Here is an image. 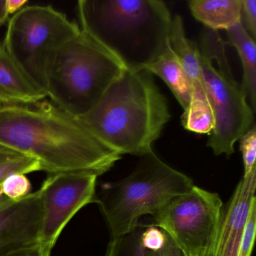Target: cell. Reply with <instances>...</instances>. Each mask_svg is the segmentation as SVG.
<instances>
[{
	"label": "cell",
	"mask_w": 256,
	"mask_h": 256,
	"mask_svg": "<svg viewBox=\"0 0 256 256\" xmlns=\"http://www.w3.org/2000/svg\"><path fill=\"white\" fill-rule=\"evenodd\" d=\"M0 145L28 156L48 174L108 172L122 156L78 118L48 100L0 104Z\"/></svg>",
	"instance_id": "obj_1"
},
{
	"label": "cell",
	"mask_w": 256,
	"mask_h": 256,
	"mask_svg": "<svg viewBox=\"0 0 256 256\" xmlns=\"http://www.w3.org/2000/svg\"><path fill=\"white\" fill-rule=\"evenodd\" d=\"M106 146L142 156L152 152L170 119L167 98L146 70H126L86 114L78 118Z\"/></svg>",
	"instance_id": "obj_2"
},
{
	"label": "cell",
	"mask_w": 256,
	"mask_h": 256,
	"mask_svg": "<svg viewBox=\"0 0 256 256\" xmlns=\"http://www.w3.org/2000/svg\"><path fill=\"white\" fill-rule=\"evenodd\" d=\"M80 28L128 70H144L169 44L172 16L161 0H80Z\"/></svg>",
	"instance_id": "obj_3"
},
{
	"label": "cell",
	"mask_w": 256,
	"mask_h": 256,
	"mask_svg": "<svg viewBox=\"0 0 256 256\" xmlns=\"http://www.w3.org/2000/svg\"><path fill=\"white\" fill-rule=\"evenodd\" d=\"M140 158L128 176L106 182L96 193L94 202L100 206L112 239L134 232L140 217L154 216L169 200L194 186L191 178L166 164L154 151Z\"/></svg>",
	"instance_id": "obj_4"
},
{
	"label": "cell",
	"mask_w": 256,
	"mask_h": 256,
	"mask_svg": "<svg viewBox=\"0 0 256 256\" xmlns=\"http://www.w3.org/2000/svg\"><path fill=\"white\" fill-rule=\"evenodd\" d=\"M126 70L118 58L80 30L55 55L48 73L46 95L67 113L80 118Z\"/></svg>",
	"instance_id": "obj_5"
},
{
	"label": "cell",
	"mask_w": 256,
	"mask_h": 256,
	"mask_svg": "<svg viewBox=\"0 0 256 256\" xmlns=\"http://www.w3.org/2000/svg\"><path fill=\"white\" fill-rule=\"evenodd\" d=\"M226 46L218 32L204 28L197 48L204 86L215 119L208 146L216 156H230L235 144L254 125V112L232 74Z\"/></svg>",
	"instance_id": "obj_6"
},
{
	"label": "cell",
	"mask_w": 256,
	"mask_h": 256,
	"mask_svg": "<svg viewBox=\"0 0 256 256\" xmlns=\"http://www.w3.org/2000/svg\"><path fill=\"white\" fill-rule=\"evenodd\" d=\"M80 26L50 6H25L8 20L2 46L26 78L46 94L50 64Z\"/></svg>",
	"instance_id": "obj_7"
},
{
	"label": "cell",
	"mask_w": 256,
	"mask_h": 256,
	"mask_svg": "<svg viewBox=\"0 0 256 256\" xmlns=\"http://www.w3.org/2000/svg\"><path fill=\"white\" fill-rule=\"evenodd\" d=\"M217 193L193 186L154 216L184 256H210L223 210Z\"/></svg>",
	"instance_id": "obj_8"
},
{
	"label": "cell",
	"mask_w": 256,
	"mask_h": 256,
	"mask_svg": "<svg viewBox=\"0 0 256 256\" xmlns=\"http://www.w3.org/2000/svg\"><path fill=\"white\" fill-rule=\"evenodd\" d=\"M98 176L88 173L48 174L38 190L42 216L38 246L50 256L66 226L84 206L94 202Z\"/></svg>",
	"instance_id": "obj_9"
},
{
	"label": "cell",
	"mask_w": 256,
	"mask_h": 256,
	"mask_svg": "<svg viewBox=\"0 0 256 256\" xmlns=\"http://www.w3.org/2000/svg\"><path fill=\"white\" fill-rule=\"evenodd\" d=\"M42 204L38 191L0 204V256L38 246Z\"/></svg>",
	"instance_id": "obj_10"
},
{
	"label": "cell",
	"mask_w": 256,
	"mask_h": 256,
	"mask_svg": "<svg viewBox=\"0 0 256 256\" xmlns=\"http://www.w3.org/2000/svg\"><path fill=\"white\" fill-rule=\"evenodd\" d=\"M256 168L242 176L233 196L223 206L221 221L210 256H236L246 222L256 199Z\"/></svg>",
	"instance_id": "obj_11"
},
{
	"label": "cell",
	"mask_w": 256,
	"mask_h": 256,
	"mask_svg": "<svg viewBox=\"0 0 256 256\" xmlns=\"http://www.w3.org/2000/svg\"><path fill=\"white\" fill-rule=\"evenodd\" d=\"M169 43L184 68L191 90L190 104L184 110L182 114L186 116L198 113L214 114L204 86L197 44L187 38L184 22L180 16H175L172 18Z\"/></svg>",
	"instance_id": "obj_12"
},
{
	"label": "cell",
	"mask_w": 256,
	"mask_h": 256,
	"mask_svg": "<svg viewBox=\"0 0 256 256\" xmlns=\"http://www.w3.org/2000/svg\"><path fill=\"white\" fill-rule=\"evenodd\" d=\"M46 92L23 74L2 44H0V104H26L44 100Z\"/></svg>",
	"instance_id": "obj_13"
},
{
	"label": "cell",
	"mask_w": 256,
	"mask_h": 256,
	"mask_svg": "<svg viewBox=\"0 0 256 256\" xmlns=\"http://www.w3.org/2000/svg\"><path fill=\"white\" fill-rule=\"evenodd\" d=\"M188 8L206 29L226 30L240 22L241 0H191Z\"/></svg>",
	"instance_id": "obj_14"
},
{
	"label": "cell",
	"mask_w": 256,
	"mask_h": 256,
	"mask_svg": "<svg viewBox=\"0 0 256 256\" xmlns=\"http://www.w3.org/2000/svg\"><path fill=\"white\" fill-rule=\"evenodd\" d=\"M226 44L235 48L242 67L241 84L250 107L256 113V41L248 35L241 22L226 31Z\"/></svg>",
	"instance_id": "obj_15"
},
{
	"label": "cell",
	"mask_w": 256,
	"mask_h": 256,
	"mask_svg": "<svg viewBox=\"0 0 256 256\" xmlns=\"http://www.w3.org/2000/svg\"><path fill=\"white\" fill-rule=\"evenodd\" d=\"M144 70L158 76L168 85L184 110L188 108L191 100L190 84L170 43L166 50Z\"/></svg>",
	"instance_id": "obj_16"
},
{
	"label": "cell",
	"mask_w": 256,
	"mask_h": 256,
	"mask_svg": "<svg viewBox=\"0 0 256 256\" xmlns=\"http://www.w3.org/2000/svg\"><path fill=\"white\" fill-rule=\"evenodd\" d=\"M138 227L128 234L112 239L106 250V256H144L145 248L140 245Z\"/></svg>",
	"instance_id": "obj_17"
},
{
	"label": "cell",
	"mask_w": 256,
	"mask_h": 256,
	"mask_svg": "<svg viewBox=\"0 0 256 256\" xmlns=\"http://www.w3.org/2000/svg\"><path fill=\"white\" fill-rule=\"evenodd\" d=\"M40 163L28 156L18 154L7 160L0 162V184L13 174H28L40 172Z\"/></svg>",
	"instance_id": "obj_18"
},
{
	"label": "cell",
	"mask_w": 256,
	"mask_h": 256,
	"mask_svg": "<svg viewBox=\"0 0 256 256\" xmlns=\"http://www.w3.org/2000/svg\"><path fill=\"white\" fill-rule=\"evenodd\" d=\"M4 196L11 200H20L30 194L32 185L24 174H13L1 184Z\"/></svg>",
	"instance_id": "obj_19"
},
{
	"label": "cell",
	"mask_w": 256,
	"mask_h": 256,
	"mask_svg": "<svg viewBox=\"0 0 256 256\" xmlns=\"http://www.w3.org/2000/svg\"><path fill=\"white\" fill-rule=\"evenodd\" d=\"M240 150L244 162V174H248L256 168V127L252 128L240 139Z\"/></svg>",
	"instance_id": "obj_20"
},
{
	"label": "cell",
	"mask_w": 256,
	"mask_h": 256,
	"mask_svg": "<svg viewBox=\"0 0 256 256\" xmlns=\"http://www.w3.org/2000/svg\"><path fill=\"white\" fill-rule=\"evenodd\" d=\"M256 199L252 204L236 256H251L256 239Z\"/></svg>",
	"instance_id": "obj_21"
},
{
	"label": "cell",
	"mask_w": 256,
	"mask_h": 256,
	"mask_svg": "<svg viewBox=\"0 0 256 256\" xmlns=\"http://www.w3.org/2000/svg\"><path fill=\"white\" fill-rule=\"evenodd\" d=\"M167 239L166 232L157 226H150L145 230L142 229L140 232V245L148 251L155 252L161 250Z\"/></svg>",
	"instance_id": "obj_22"
},
{
	"label": "cell",
	"mask_w": 256,
	"mask_h": 256,
	"mask_svg": "<svg viewBox=\"0 0 256 256\" xmlns=\"http://www.w3.org/2000/svg\"><path fill=\"white\" fill-rule=\"evenodd\" d=\"M240 22L248 35L256 40V0H241Z\"/></svg>",
	"instance_id": "obj_23"
},
{
	"label": "cell",
	"mask_w": 256,
	"mask_h": 256,
	"mask_svg": "<svg viewBox=\"0 0 256 256\" xmlns=\"http://www.w3.org/2000/svg\"><path fill=\"white\" fill-rule=\"evenodd\" d=\"M144 256H184L182 252L168 235L167 241L161 250L155 252L145 250Z\"/></svg>",
	"instance_id": "obj_24"
},
{
	"label": "cell",
	"mask_w": 256,
	"mask_h": 256,
	"mask_svg": "<svg viewBox=\"0 0 256 256\" xmlns=\"http://www.w3.org/2000/svg\"><path fill=\"white\" fill-rule=\"evenodd\" d=\"M28 0H6L7 11L8 14H16L28 4Z\"/></svg>",
	"instance_id": "obj_25"
},
{
	"label": "cell",
	"mask_w": 256,
	"mask_h": 256,
	"mask_svg": "<svg viewBox=\"0 0 256 256\" xmlns=\"http://www.w3.org/2000/svg\"><path fill=\"white\" fill-rule=\"evenodd\" d=\"M8 256H42L41 251H40V246L32 247V248H26V250H22V251L18 252L13 253Z\"/></svg>",
	"instance_id": "obj_26"
},
{
	"label": "cell",
	"mask_w": 256,
	"mask_h": 256,
	"mask_svg": "<svg viewBox=\"0 0 256 256\" xmlns=\"http://www.w3.org/2000/svg\"><path fill=\"white\" fill-rule=\"evenodd\" d=\"M10 14L7 11L6 0H0V26H4L8 20Z\"/></svg>",
	"instance_id": "obj_27"
},
{
	"label": "cell",
	"mask_w": 256,
	"mask_h": 256,
	"mask_svg": "<svg viewBox=\"0 0 256 256\" xmlns=\"http://www.w3.org/2000/svg\"><path fill=\"white\" fill-rule=\"evenodd\" d=\"M18 152H14L8 148H5V146L0 145V162L4 161V160H7L13 156L16 155Z\"/></svg>",
	"instance_id": "obj_28"
},
{
	"label": "cell",
	"mask_w": 256,
	"mask_h": 256,
	"mask_svg": "<svg viewBox=\"0 0 256 256\" xmlns=\"http://www.w3.org/2000/svg\"><path fill=\"white\" fill-rule=\"evenodd\" d=\"M8 200H10V199L7 198L4 196V192H2V188H1V184H0V204Z\"/></svg>",
	"instance_id": "obj_29"
}]
</instances>
